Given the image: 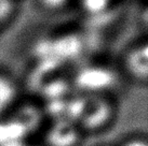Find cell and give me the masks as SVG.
Here are the masks:
<instances>
[{
  "mask_svg": "<svg viewBox=\"0 0 148 146\" xmlns=\"http://www.w3.org/2000/svg\"><path fill=\"white\" fill-rule=\"evenodd\" d=\"M115 75L104 67H86L77 74L76 83L79 87L90 91L106 89L112 85Z\"/></svg>",
  "mask_w": 148,
  "mask_h": 146,
  "instance_id": "cell-1",
  "label": "cell"
},
{
  "mask_svg": "<svg viewBox=\"0 0 148 146\" xmlns=\"http://www.w3.org/2000/svg\"><path fill=\"white\" fill-rule=\"evenodd\" d=\"M127 72L137 81H146L148 75V47L146 43L137 45L127 53L124 59Z\"/></svg>",
  "mask_w": 148,
  "mask_h": 146,
  "instance_id": "cell-2",
  "label": "cell"
},
{
  "mask_svg": "<svg viewBox=\"0 0 148 146\" xmlns=\"http://www.w3.org/2000/svg\"><path fill=\"white\" fill-rule=\"evenodd\" d=\"M79 139V129L67 122L55 124L47 134L49 146H77Z\"/></svg>",
  "mask_w": 148,
  "mask_h": 146,
  "instance_id": "cell-3",
  "label": "cell"
},
{
  "mask_svg": "<svg viewBox=\"0 0 148 146\" xmlns=\"http://www.w3.org/2000/svg\"><path fill=\"white\" fill-rule=\"evenodd\" d=\"M17 98V86L9 76L0 74V115L12 107Z\"/></svg>",
  "mask_w": 148,
  "mask_h": 146,
  "instance_id": "cell-4",
  "label": "cell"
},
{
  "mask_svg": "<svg viewBox=\"0 0 148 146\" xmlns=\"http://www.w3.org/2000/svg\"><path fill=\"white\" fill-rule=\"evenodd\" d=\"M55 52L61 56H73L79 52V41L74 36H67L56 41Z\"/></svg>",
  "mask_w": 148,
  "mask_h": 146,
  "instance_id": "cell-5",
  "label": "cell"
},
{
  "mask_svg": "<svg viewBox=\"0 0 148 146\" xmlns=\"http://www.w3.org/2000/svg\"><path fill=\"white\" fill-rule=\"evenodd\" d=\"M111 0H81L82 9L90 15H99L105 12Z\"/></svg>",
  "mask_w": 148,
  "mask_h": 146,
  "instance_id": "cell-6",
  "label": "cell"
},
{
  "mask_svg": "<svg viewBox=\"0 0 148 146\" xmlns=\"http://www.w3.org/2000/svg\"><path fill=\"white\" fill-rule=\"evenodd\" d=\"M13 0H0V23L10 16L13 11Z\"/></svg>",
  "mask_w": 148,
  "mask_h": 146,
  "instance_id": "cell-7",
  "label": "cell"
},
{
  "mask_svg": "<svg viewBox=\"0 0 148 146\" xmlns=\"http://www.w3.org/2000/svg\"><path fill=\"white\" fill-rule=\"evenodd\" d=\"M42 7L49 10H58L64 8L69 0H38Z\"/></svg>",
  "mask_w": 148,
  "mask_h": 146,
  "instance_id": "cell-8",
  "label": "cell"
},
{
  "mask_svg": "<svg viewBox=\"0 0 148 146\" xmlns=\"http://www.w3.org/2000/svg\"><path fill=\"white\" fill-rule=\"evenodd\" d=\"M121 146H148L147 141L142 138H134L124 142Z\"/></svg>",
  "mask_w": 148,
  "mask_h": 146,
  "instance_id": "cell-9",
  "label": "cell"
}]
</instances>
